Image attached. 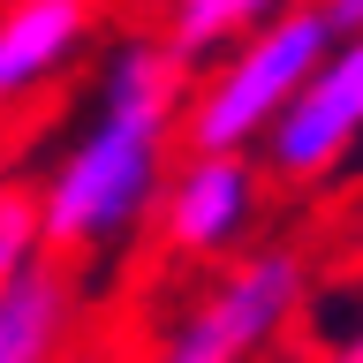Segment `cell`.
<instances>
[{
  "label": "cell",
  "mask_w": 363,
  "mask_h": 363,
  "mask_svg": "<svg viewBox=\"0 0 363 363\" xmlns=\"http://www.w3.org/2000/svg\"><path fill=\"white\" fill-rule=\"evenodd\" d=\"M257 220H265V182H257L250 159H189V152H174V167L159 182V204H152V235H159L167 257L220 272V265H235L250 250Z\"/></svg>",
  "instance_id": "cell-5"
},
{
  "label": "cell",
  "mask_w": 363,
  "mask_h": 363,
  "mask_svg": "<svg viewBox=\"0 0 363 363\" xmlns=\"http://www.w3.org/2000/svg\"><path fill=\"white\" fill-rule=\"evenodd\" d=\"M182 91H189V76L159 45V30H121L106 45L99 84H91V121L68 136L53 174L30 189L38 257L76 272L84 257L121 250L136 242V227H152L159 182L174 167Z\"/></svg>",
  "instance_id": "cell-1"
},
{
  "label": "cell",
  "mask_w": 363,
  "mask_h": 363,
  "mask_svg": "<svg viewBox=\"0 0 363 363\" xmlns=\"http://www.w3.org/2000/svg\"><path fill=\"white\" fill-rule=\"evenodd\" d=\"M311 295V257L295 242H250L235 265H220L189 303L174 333L159 340V363H265V348L295 325Z\"/></svg>",
  "instance_id": "cell-3"
},
{
  "label": "cell",
  "mask_w": 363,
  "mask_h": 363,
  "mask_svg": "<svg viewBox=\"0 0 363 363\" xmlns=\"http://www.w3.org/2000/svg\"><path fill=\"white\" fill-rule=\"evenodd\" d=\"M333 53L325 16L311 0H295L288 16H272L265 30H250L242 45H227L220 61H204L182 91L174 152L189 159H250L257 136L272 129V113L311 84V68Z\"/></svg>",
  "instance_id": "cell-2"
},
{
  "label": "cell",
  "mask_w": 363,
  "mask_h": 363,
  "mask_svg": "<svg viewBox=\"0 0 363 363\" xmlns=\"http://www.w3.org/2000/svg\"><path fill=\"white\" fill-rule=\"evenodd\" d=\"M356 136H363V38H348L311 68V84L295 91L288 106L272 113V129L257 136L250 167H257V182H280V189H318L356 152Z\"/></svg>",
  "instance_id": "cell-4"
},
{
  "label": "cell",
  "mask_w": 363,
  "mask_h": 363,
  "mask_svg": "<svg viewBox=\"0 0 363 363\" xmlns=\"http://www.w3.org/2000/svg\"><path fill=\"white\" fill-rule=\"evenodd\" d=\"M23 265H38V212H30V189L23 182L0 174V288Z\"/></svg>",
  "instance_id": "cell-9"
},
{
  "label": "cell",
  "mask_w": 363,
  "mask_h": 363,
  "mask_svg": "<svg viewBox=\"0 0 363 363\" xmlns=\"http://www.w3.org/2000/svg\"><path fill=\"white\" fill-rule=\"evenodd\" d=\"M311 8L325 16V38H333V45L363 38V0H311Z\"/></svg>",
  "instance_id": "cell-10"
},
{
  "label": "cell",
  "mask_w": 363,
  "mask_h": 363,
  "mask_svg": "<svg viewBox=\"0 0 363 363\" xmlns=\"http://www.w3.org/2000/svg\"><path fill=\"white\" fill-rule=\"evenodd\" d=\"M318 363H363V318H356V325H340V333L318 348Z\"/></svg>",
  "instance_id": "cell-11"
},
{
  "label": "cell",
  "mask_w": 363,
  "mask_h": 363,
  "mask_svg": "<svg viewBox=\"0 0 363 363\" xmlns=\"http://www.w3.org/2000/svg\"><path fill=\"white\" fill-rule=\"evenodd\" d=\"M356 265H363V227H356Z\"/></svg>",
  "instance_id": "cell-12"
},
{
  "label": "cell",
  "mask_w": 363,
  "mask_h": 363,
  "mask_svg": "<svg viewBox=\"0 0 363 363\" xmlns=\"http://www.w3.org/2000/svg\"><path fill=\"white\" fill-rule=\"evenodd\" d=\"M295 0H167L159 45L174 53L182 76H197L204 61H220L227 45H242L250 30H265L272 16H288Z\"/></svg>",
  "instance_id": "cell-8"
},
{
  "label": "cell",
  "mask_w": 363,
  "mask_h": 363,
  "mask_svg": "<svg viewBox=\"0 0 363 363\" xmlns=\"http://www.w3.org/2000/svg\"><path fill=\"white\" fill-rule=\"evenodd\" d=\"M99 38V0H0V113L45 91Z\"/></svg>",
  "instance_id": "cell-6"
},
{
  "label": "cell",
  "mask_w": 363,
  "mask_h": 363,
  "mask_svg": "<svg viewBox=\"0 0 363 363\" xmlns=\"http://www.w3.org/2000/svg\"><path fill=\"white\" fill-rule=\"evenodd\" d=\"M84 325V288L76 272L38 257L0 288V363H68Z\"/></svg>",
  "instance_id": "cell-7"
}]
</instances>
